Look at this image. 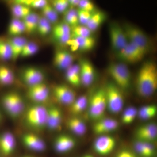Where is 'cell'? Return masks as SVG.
I'll return each mask as SVG.
<instances>
[{
	"label": "cell",
	"mask_w": 157,
	"mask_h": 157,
	"mask_svg": "<svg viewBox=\"0 0 157 157\" xmlns=\"http://www.w3.org/2000/svg\"><path fill=\"white\" fill-rule=\"evenodd\" d=\"M74 56L70 52L64 49L57 50L54 56V64L61 70H67L73 64Z\"/></svg>",
	"instance_id": "e0dca14e"
},
{
	"label": "cell",
	"mask_w": 157,
	"mask_h": 157,
	"mask_svg": "<svg viewBox=\"0 0 157 157\" xmlns=\"http://www.w3.org/2000/svg\"><path fill=\"white\" fill-rule=\"evenodd\" d=\"M53 90L57 101L63 105L70 106L76 99L75 91L66 85H57L54 87Z\"/></svg>",
	"instance_id": "30bf717a"
},
{
	"label": "cell",
	"mask_w": 157,
	"mask_h": 157,
	"mask_svg": "<svg viewBox=\"0 0 157 157\" xmlns=\"http://www.w3.org/2000/svg\"><path fill=\"white\" fill-rule=\"evenodd\" d=\"M135 136L137 140L152 143L157 139V125L153 123L142 125L137 129Z\"/></svg>",
	"instance_id": "8fae6325"
},
{
	"label": "cell",
	"mask_w": 157,
	"mask_h": 157,
	"mask_svg": "<svg viewBox=\"0 0 157 157\" xmlns=\"http://www.w3.org/2000/svg\"><path fill=\"white\" fill-rule=\"evenodd\" d=\"M12 52V59L14 61L20 56L25 45L28 42L25 37L18 36L12 37L8 40Z\"/></svg>",
	"instance_id": "cb8c5ba5"
},
{
	"label": "cell",
	"mask_w": 157,
	"mask_h": 157,
	"mask_svg": "<svg viewBox=\"0 0 157 157\" xmlns=\"http://www.w3.org/2000/svg\"><path fill=\"white\" fill-rule=\"evenodd\" d=\"M135 148L138 154L142 157H152L155 154V147L151 142L137 140L135 142Z\"/></svg>",
	"instance_id": "d4e9b609"
},
{
	"label": "cell",
	"mask_w": 157,
	"mask_h": 157,
	"mask_svg": "<svg viewBox=\"0 0 157 157\" xmlns=\"http://www.w3.org/2000/svg\"><path fill=\"white\" fill-rule=\"evenodd\" d=\"M85 157H92L91 156L87 155V156H86Z\"/></svg>",
	"instance_id": "681fc988"
},
{
	"label": "cell",
	"mask_w": 157,
	"mask_h": 157,
	"mask_svg": "<svg viewBox=\"0 0 157 157\" xmlns=\"http://www.w3.org/2000/svg\"><path fill=\"white\" fill-rule=\"evenodd\" d=\"M39 17V14L32 11L27 16L23 18L22 21L27 33L32 34L37 30Z\"/></svg>",
	"instance_id": "83f0119b"
},
{
	"label": "cell",
	"mask_w": 157,
	"mask_h": 157,
	"mask_svg": "<svg viewBox=\"0 0 157 157\" xmlns=\"http://www.w3.org/2000/svg\"><path fill=\"white\" fill-rule=\"evenodd\" d=\"M88 104V115L90 118L96 121L102 118L107 109L105 89H100L94 93Z\"/></svg>",
	"instance_id": "3957f363"
},
{
	"label": "cell",
	"mask_w": 157,
	"mask_h": 157,
	"mask_svg": "<svg viewBox=\"0 0 157 157\" xmlns=\"http://www.w3.org/2000/svg\"><path fill=\"white\" fill-rule=\"evenodd\" d=\"M77 10L79 24L80 25H86L93 13H90L79 9Z\"/></svg>",
	"instance_id": "7bdbcfd3"
},
{
	"label": "cell",
	"mask_w": 157,
	"mask_h": 157,
	"mask_svg": "<svg viewBox=\"0 0 157 157\" xmlns=\"http://www.w3.org/2000/svg\"><path fill=\"white\" fill-rule=\"evenodd\" d=\"M117 58L121 61L130 63L140 61L145 56L140 49L130 42L117 52Z\"/></svg>",
	"instance_id": "9c48e42d"
},
{
	"label": "cell",
	"mask_w": 157,
	"mask_h": 157,
	"mask_svg": "<svg viewBox=\"0 0 157 157\" xmlns=\"http://www.w3.org/2000/svg\"><path fill=\"white\" fill-rule=\"evenodd\" d=\"M157 108L155 105H149L141 107L138 111L137 115L143 120H147L155 117L156 115Z\"/></svg>",
	"instance_id": "e575fe53"
},
{
	"label": "cell",
	"mask_w": 157,
	"mask_h": 157,
	"mask_svg": "<svg viewBox=\"0 0 157 157\" xmlns=\"http://www.w3.org/2000/svg\"><path fill=\"white\" fill-rule=\"evenodd\" d=\"M48 3L47 1L45 0H32L30 7L34 9H42Z\"/></svg>",
	"instance_id": "f6af8a7d"
},
{
	"label": "cell",
	"mask_w": 157,
	"mask_h": 157,
	"mask_svg": "<svg viewBox=\"0 0 157 157\" xmlns=\"http://www.w3.org/2000/svg\"><path fill=\"white\" fill-rule=\"evenodd\" d=\"M88 100L87 96L82 95L76 99L70 105V111L73 114H79L83 112L87 107Z\"/></svg>",
	"instance_id": "4dcf8cb0"
},
{
	"label": "cell",
	"mask_w": 157,
	"mask_h": 157,
	"mask_svg": "<svg viewBox=\"0 0 157 157\" xmlns=\"http://www.w3.org/2000/svg\"><path fill=\"white\" fill-rule=\"evenodd\" d=\"M44 78V74L37 68L28 67L23 72V80L29 86L42 83Z\"/></svg>",
	"instance_id": "d6986e66"
},
{
	"label": "cell",
	"mask_w": 157,
	"mask_h": 157,
	"mask_svg": "<svg viewBox=\"0 0 157 157\" xmlns=\"http://www.w3.org/2000/svg\"><path fill=\"white\" fill-rule=\"evenodd\" d=\"M136 90L140 97L152 95L157 87V68L154 62L147 61L140 67L136 79Z\"/></svg>",
	"instance_id": "6da1fadb"
},
{
	"label": "cell",
	"mask_w": 157,
	"mask_h": 157,
	"mask_svg": "<svg viewBox=\"0 0 157 157\" xmlns=\"http://www.w3.org/2000/svg\"><path fill=\"white\" fill-rule=\"evenodd\" d=\"M138 111L135 107H129L124 111L122 116V122L125 124H129L135 121Z\"/></svg>",
	"instance_id": "f35d334b"
},
{
	"label": "cell",
	"mask_w": 157,
	"mask_h": 157,
	"mask_svg": "<svg viewBox=\"0 0 157 157\" xmlns=\"http://www.w3.org/2000/svg\"><path fill=\"white\" fill-rule=\"evenodd\" d=\"M66 71V77L68 82L75 86L81 84L79 65L73 64Z\"/></svg>",
	"instance_id": "484cf974"
},
{
	"label": "cell",
	"mask_w": 157,
	"mask_h": 157,
	"mask_svg": "<svg viewBox=\"0 0 157 157\" xmlns=\"http://www.w3.org/2000/svg\"><path fill=\"white\" fill-rule=\"evenodd\" d=\"M28 96L30 99L37 103H42L47 101L49 97V90L44 83L29 86Z\"/></svg>",
	"instance_id": "4fadbf2b"
},
{
	"label": "cell",
	"mask_w": 157,
	"mask_h": 157,
	"mask_svg": "<svg viewBox=\"0 0 157 157\" xmlns=\"http://www.w3.org/2000/svg\"><path fill=\"white\" fill-rule=\"evenodd\" d=\"M78 9L88 11L90 13H94L97 11L96 7L92 2L88 0H80Z\"/></svg>",
	"instance_id": "ee69618b"
},
{
	"label": "cell",
	"mask_w": 157,
	"mask_h": 157,
	"mask_svg": "<svg viewBox=\"0 0 157 157\" xmlns=\"http://www.w3.org/2000/svg\"></svg>",
	"instance_id": "816d5d0a"
},
{
	"label": "cell",
	"mask_w": 157,
	"mask_h": 157,
	"mask_svg": "<svg viewBox=\"0 0 157 157\" xmlns=\"http://www.w3.org/2000/svg\"><path fill=\"white\" fill-rule=\"evenodd\" d=\"M106 14L103 11H98L93 13L91 17L86 26L87 27L92 33L97 30L106 19Z\"/></svg>",
	"instance_id": "4316f807"
},
{
	"label": "cell",
	"mask_w": 157,
	"mask_h": 157,
	"mask_svg": "<svg viewBox=\"0 0 157 157\" xmlns=\"http://www.w3.org/2000/svg\"><path fill=\"white\" fill-rule=\"evenodd\" d=\"M23 142L28 148L35 151L45 150V144L42 139L33 134H26L22 137Z\"/></svg>",
	"instance_id": "44dd1931"
},
{
	"label": "cell",
	"mask_w": 157,
	"mask_h": 157,
	"mask_svg": "<svg viewBox=\"0 0 157 157\" xmlns=\"http://www.w3.org/2000/svg\"><path fill=\"white\" fill-rule=\"evenodd\" d=\"M116 145L115 139L108 135H101L96 139L94 147L99 155H105L113 150Z\"/></svg>",
	"instance_id": "7c38bea8"
},
{
	"label": "cell",
	"mask_w": 157,
	"mask_h": 157,
	"mask_svg": "<svg viewBox=\"0 0 157 157\" xmlns=\"http://www.w3.org/2000/svg\"><path fill=\"white\" fill-rule=\"evenodd\" d=\"M42 16L46 18L51 24L57 23L59 19L58 13L49 3L42 9Z\"/></svg>",
	"instance_id": "d6a6232c"
},
{
	"label": "cell",
	"mask_w": 157,
	"mask_h": 157,
	"mask_svg": "<svg viewBox=\"0 0 157 157\" xmlns=\"http://www.w3.org/2000/svg\"><path fill=\"white\" fill-rule=\"evenodd\" d=\"M11 11L14 18L19 19H22L32 12L30 7L15 4L11 6Z\"/></svg>",
	"instance_id": "836d02e7"
},
{
	"label": "cell",
	"mask_w": 157,
	"mask_h": 157,
	"mask_svg": "<svg viewBox=\"0 0 157 157\" xmlns=\"http://www.w3.org/2000/svg\"><path fill=\"white\" fill-rule=\"evenodd\" d=\"M107 100V108L113 114L119 113L123 108V96L115 83H108L105 88Z\"/></svg>",
	"instance_id": "5b68a950"
},
{
	"label": "cell",
	"mask_w": 157,
	"mask_h": 157,
	"mask_svg": "<svg viewBox=\"0 0 157 157\" xmlns=\"http://www.w3.org/2000/svg\"><path fill=\"white\" fill-rule=\"evenodd\" d=\"M67 124L69 128L76 135L82 136L86 133V125L83 121L78 117L70 118L68 121Z\"/></svg>",
	"instance_id": "f1b7e54d"
},
{
	"label": "cell",
	"mask_w": 157,
	"mask_h": 157,
	"mask_svg": "<svg viewBox=\"0 0 157 157\" xmlns=\"http://www.w3.org/2000/svg\"><path fill=\"white\" fill-rule=\"evenodd\" d=\"M74 50L87 51L92 49L96 44V39L92 36L71 38L67 43Z\"/></svg>",
	"instance_id": "ac0fdd59"
},
{
	"label": "cell",
	"mask_w": 157,
	"mask_h": 157,
	"mask_svg": "<svg viewBox=\"0 0 157 157\" xmlns=\"http://www.w3.org/2000/svg\"><path fill=\"white\" fill-rule=\"evenodd\" d=\"M64 22L70 27L76 26L79 24L77 10L75 8H70L64 13Z\"/></svg>",
	"instance_id": "d590c367"
},
{
	"label": "cell",
	"mask_w": 157,
	"mask_h": 157,
	"mask_svg": "<svg viewBox=\"0 0 157 157\" xmlns=\"http://www.w3.org/2000/svg\"><path fill=\"white\" fill-rule=\"evenodd\" d=\"M58 13H64L70 8L68 0H55L52 5Z\"/></svg>",
	"instance_id": "b9f144b4"
},
{
	"label": "cell",
	"mask_w": 157,
	"mask_h": 157,
	"mask_svg": "<svg viewBox=\"0 0 157 157\" xmlns=\"http://www.w3.org/2000/svg\"><path fill=\"white\" fill-rule=\"evenodd\" d=\"M91 31L86 26L78 25L71 28V38L86 37L92 36Z\"/></svg>",
	"instance_id": "8d00e7d4"
},
{
	"label": "cell",
	"mask_w": 157,
	"mask_h": 157,
	"mask_svg": "<svg viewBox=\"0 0 157 157\" xmlns=\"http://www.w3.org/2000/svg\"><path fill=\"white\" fill-rule=\"evenodd\" d=\"M1 118H2V115H1V113H0V120H1Z\"/></svg>",
	"instance_id": "f907efd6"
},
{
	"label": "cell",
	"mask_w": 157,
	"mask_h": 157,
	"mask_svg": "<svg viewBox=\"0 0 157 157\" xmlns=\"http://www.w3.org/2000/svg\"><path fill=\"white\" fill-rule=\"evenodd\" d=\"M119 127L117 121L109 118H104L96 121L93 131L97 135H103L115 131Z\"/></svg>",
	"instance_id": "5bb4252c"
},
{
	"label": "cell",
	"mask_w": 157,
	"mask_h": 157,
	"mask_svg": "<svg viewBox=\"0 0 157 157\" xmlns=\"http://www.w3.org/2000/svg\"><path fill=\"white\" fill-rule=\"evenodd\" d=\"M123 28L129 42L140 49L145 55L150 48V41L146 34L135 26L127 24Z\"/></svg>",
	"instance_id": "277c9868"
},
{
	"label": "cell",
	"mask_w": 157,
	"mask_h": 157,
	"mask_svg": "<svg viewBox=\"0 0 157 157\" xmlns=\"http://www.w3.org/2000/svg\"><path fill=\"white\" fill-rule=\"evenodd\" d=\"M39 47L36 43L33 42H28L25 45L20 57L26 58L32 56L37 53L39 51Z\"/></svg>",
	"instance_id": "ab89813d"
},
{
	"label": "cell",
	"mask_w": 157,
	"mask_h": 157,
	"mask_svg": "<svg viewBox=\"0 0 157 157\" xmlns=\"http://www.w3.org/2000/svg\"><path fill=\"white\" fill-rule=\"evenodd\" d=\"M52 30L54 39L60 44H67L71 39V27L64 21L57 23Z\"/></svg>",
	"instance_id": "2e32d148"
},
{
	"label": "cell",
	"mask_w": 157,
	"mask_h": 157,
	"mask_svg": "<svg viewBox=\"0 0 157 157\" xmlns=\"http://www.w3.org/2000/svg\"><path fill=\"white\" fill-rule=\"evenodd\" d=\"M25 29L22 20L13 18L8 28V33L13 37L18 36L25 33Z\"/></svg>",
	"instance_id": "f546056e"
},
{
	"label": "cell",
	"mask_w": 157,
	"mask_h": 157,
	"mask_svg": "<svg viewBox=\"0 0 157 157\" xmlns=\"http://www.w3.org/2000/svg\"><path fill=\"white\" fill-rule=\"evenodd\" d=\"M47 109L44 106L37 105L29 108L26 115V121L29 126L36 130L46 126Z\"/></svg>",
	"instance_id": "8992f818"
},
{
	"label": "cell",
	"mask_w": 157,
	"mask_h": 157,
	"mask_svg": "<svg viewBox=\"0 0 157 157\" xmlns=\"http://www.w3.org/2000/svg\"><path fill=\"white\" fill-rule=\"evenodd\" d=\"M52 29L51 24L43 16L40 17L37 29L39 33L44 36H47Z\"/></svg>",
	"instance_id": "74e56055"
},
{
	"label": "cell",
	"mask_w": 157,
	"mask_h": 157,
	"mask_svg": "<svg viewBox=\"0 0 157 157\" xmlns=\"http://www.w3.org/2000/svg\"><path fill=\"white\" fill-rule=\"evenodd\" d=\"M32 0H17L14 1V4H18L30 7Z\"/></svg>",
	"instance_id": "7dc6e473"
},
{
	"label": "cell",
	"mask_w": 157,
	"mask_h": 157,
	"mask_svg": "<svg viewBox=\"0 0 157 157\" xmlns=\"http://www.w3.org/2000/svg\"><path fill=\"white\" fill-rule=\"evenodd\" d=\"M79 66L82 84L85 86H90L94 82L95 76L93 65L89 61L82 59L80 61Z\"/></svg>",
	"instance_id": "9a60e30c"
},
{
	"label": "cell",
	"mask_w": 157,
	"mask_h": 157,
	"mask_svg": "<svg viewBox=\"0 0 157 157\" xmlns=\"http://www.w3.org/2000/svg\"><path fill=\"white\" fill-rule=\"evenodd\" d=\"M107 71L115 82V84L120 89H128L131 86L132 77L126 65L122 63H112L108 66Z\"/></svg>",
	"instance_id": "7a4b0ae2"
},
{
	"label": "cell",
	"mask_w": 157,
	"mask_h": 157,
	"mask_svg": "<svg viewBox=\"0 0 157 157\" xmlns=\"http://www.w3.org/2000/svg\"><path fill=\"white\" fill-rule=\"evenodd\" d=\"M14 76L12 70L4 65L0 66V84L10 85L14 82Z\"/></svg>",
	"instance_id": "1f68e13d"
},
{
	"label": "cell",
	"mask_w": 157,
	"mask_h": 157,
	"mask_svg": "<svg viewBox=\"0 0 157 157\" xmlns=\"http://www.w3.org/2000/svg\"><path fill=\"white\" fill-rule=\"evenodd\" d=\"M70 8H75L78 7L80 0H68Z\"/></svg>",
	"instance_id": "c3c4849f"
},
{
	"label": "cell",
	"mask_w": 157,
	"mask_h": 157,
	"mask_svg": "<svg viewBox=\"0 0 157 157\" xmlns=\"http://www.w3.org/2000/svg\"><path fill=\"white\" fill-rule=\"evenodd\" d=\"M15 140L14 135L9 132L3 133L0 136V150L3 155L9 156L14 151Z\"/></svg>",
	"instance_id": "7402d4cb"
},
{
	"label": "cell",
	"mask_w": 157,
	"mask_h": 157,
	"mask_svg": "<svg viewBox=\"0 0 157 157\" xmlns=\"http://www.w3.org/2000/svg\"><path fill=\"white\" fill-rule=\"evenodd\" d=\"M0 58L4 60L12 59V52L8 41L0 39Z\"/></svg>",
	"instance_id": "60d3db41"
},
{
	"label": "cell",
	"mask_w": 157,
	"mask_h": 157,
	"mask_svg": "<svg viewBox=\"0 0 157 157\" xmlns=\"http://www.w3.org/2000/svg\"><path fill=\"white\" fill-rule=\"evenodd\" d=\"M62 122V113L59 108L52 106L47 109L46 126L52 130H55L60 127Z\"/></svg>",
	"instance_id": "ffe728a7"
},
{
	"label": "cell",
	"mask_w": 157,
	"mask_h": 157,
	"mask_svg": "<svg viewBox=\"0 0 157 157\" xmlns=\"http://www.w3.org/2000/svg\"><path fill=\"white\" fill-rule=\"evenodd\" d=\"M2 103L6 112L13 118L19 117L24 109L23 99L16 93H11L5 94L2 98Z\"/></svg>",
	"instance_id": "52a82bcc"
},
{
	"label": "cell",
	"mask_w": 157,
	"mask_h": 157,
	"mask_svg": "<svg viewBox=\"0 0 157 157\" xmlns=\"http://www.w3.org/2000/svg\"><path fill=\"white\" fill-rule=\"evenodd\" d=\"M116 157H136L132 152L127 150H124L118 153Z\"/></svg>",
	"instance_id": "bcb514c9"
},
{
	"label": "cell",
	"mask_w": 157,
	"mask_h": 157,
	"mask_svg": "<svg viewBox=\"0 0 157 157\" xmlns=\"http://www.w3.org/2000/svg\"><path fill=\"white\" fill-rule=\"evenodd\" d=\"M109 31L111 46L116 52L119 51L128 45V40L124 30L117 23L110 24Z\"/></svg>",
	"instance_id": "ba28073f"
},
{
	"label": "cell",
	"mask_w": 157,
	"mask_h": 157,
	"mask_svg": "<svg viewBox=\"0 0 157 157\" xmlns=\"http://www.w3.org/2000/svg\"><path fill=\"white\" fill-rule=\"evenodd\" d=\"M76 141L70 136L62 135L59 136L55 142V148L58 152L63 153L72 150L75 146Z\"/></svg>",
	"instance_id": "603a6c76"
}]
</instances>
